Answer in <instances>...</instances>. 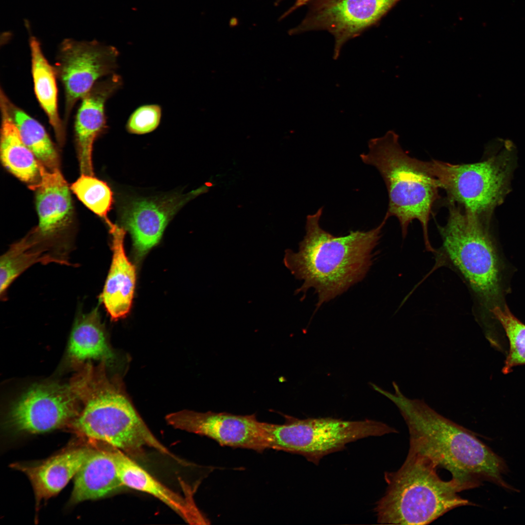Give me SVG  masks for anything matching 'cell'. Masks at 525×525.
Here are the masks:
<instances>
[{"instance_id": "1", "label": "cell", "mask_w": 525, "mask_h": 525, "mask_svg": "<svg viewBox=\"0 0 525 525\" xmlns=\"http://www.w3.org/2000/svg\"><path fill=\"white\" fill-rule=\"evenodd\" d=\"M394 392L380 393L398 408L408 427L409 448L427 455L448 471L464 490L479 487L481 480L514 489L503 480L508 471L504 460L474 434L441 415L423 400L405 396L393 382Z\"/></svg>"}, {"instance_id": "2", "label": "cell", "mask_w": 525, "mask_h": 525, "mask_svg": "<svg viewBox=\"0 0 525 525\" xmlns=\"http://www.w3.org/2000/svg\"><path fill=\"white\" fill-rule=\"evenodd\" d=\"M323 207L307 215L306 234L297 252L285 251L284 263L295 278L302 280L296 293L314 288L318 296L316 309L361 281L373 262L372 251L388 218L368 231H350L335 236L321 228Z\"/></svg>"}, {"instance_id": "3", "label": "cell", "mask_w": 525, "mask_h": 525, "mask_svg": "<svg viewBox=\"0 0 525 525\" xmlns=\"http://www.w3.org/2000/svg\"><path fill=\"white\" fill-rule=\"evenodd\" d=\"M106 364L105 361L96 367L88 364L71 381L82 407L72 427L83 436L127 454L135 455L148 446L174 458L141 419L121 378L108 376Z\"/></svg>"}, {"instance_id": "4", "label": "cell", "mask_w": 525, "mask_h": 525, "mask_svg": "<svg viewBox=\"0 0 525 525\" xmlns=\"http://www.w3.org/2000/svg\"><path fill=\"white\" fill-rule=\"evenodd\" d=\"M438 465L421 453L409 448L397 471L385 473L387 487L374 508L381 524L425 525L458 507L475 504L461 497L457 481L442 479Z\"/></svg>"}, {"instance_id": "5", "label": "cell", "mask_w": 525, "mask_h": 525, "mask_svg": "<svg viewBox=\"0 0 525 525\" xmlns=\"http://www.w3.org/2000/svg\"><path fill=\"white\" fill-rule=\"evenodd\" d=\"M368 148L360 158L365 164L375 167L385 182L388 195L385 215L398 219L403 238L410 223L418 220L426 249L434 252L430 243L428 224L433 207L439 198L440 188L429 161L410 156L393 130L369 140Z\"/></svg>"}, {"instance_id": "6", "label": "cell", "mask_w": 525, "mask_h": 525, "mask_svg": "<svg viewBox=\"0 0 525 525\" xmlns=\"http://www.w3.org/2000/svg\"><path fill=\"white\" fill-rule=\"evenodd\" d=\"M284 418L281 424L263 422L267 448L301 455L315 465L350 442L398 432L386 423L371 420Z\"/></svg>"}, {"instance_id": "7", "label": "cell", "mask_w": 525, "mask_h": 525, "mask_svg": "<svg viewBox=\"0 0 525 525\" xmlns=\"http://www.w3.org/2000/svg\"><path fill=\"white\" fill-rule=\"evenodd\" d=\"M448 204L447 222L438 226L443 249L473 291L483 300H492L499 293V269L486 226L483 219Z\"/></svg>"}, {"instance_id": "8", "label": "cell", "mask_w": 525, "mask_h": 525, "mask_svg": "<svg viewBox=\"0 0 525 525\" xmlns=\"http://www.w3.org/2000/svg\"><path fill=\"white\" fill-rule=\"evenodd\" d=\"M429 162L448 202L482 219L502 202L508 191L512 159L507 150L476 163L453 164L436 159Z\"/></svg>"}, {"instance_id": "9", "label": "cell", "mask_w": 525, "mask_h": 525, "mask_svg": "<svg viewBox=\"0 0 525 525\" xmlns=\"http://www.w3.org/2000/svg\"><path fill=\"white\" fill-rule=\"evenodd\" d=\"M118 55L115 47L96 40L67 38L60 43L54 67L64 90L66 127L76 103L101 78L113 74Z\"/></svg>"}, {"instance_id": "10", "label": "cell", "mask_w": 525, "mask_h": 525, "mask_svg": "<svg viewBox=\"0 0 525 525\" xmlns=\"http://www.w3.org/2000/svg\"><path fill=\"white\" fill-rule=\"evenodd\" d=\"M79 410V401L70 384L44 383L32 386L16 401L8 420L18 431L43 433L70 424Z\"/></svg>"}, {"instance_id": "11", "label": "cell", "mask_w": 525, "mask_h": 525, "mask_svg": "<svg viewBox=\"0 0 525 525\" xmlns=\"http://www.w3.org/2000/svg\"><path fill=\"white\" fill-rule=\"evenodd\" d=\"M175 428L208 437L223 446L261 452L267 449L263 422L255 414L183 410L166 416Z\"/></svg>"}, {"instance_id": "12", "label": "cell", "mask_w": 525, "mask_h": 525, "mask_svg": "<svg viewBox=\"0 0 525 525\" xmlns=\"http://www.w3.org/2000/svg\"><path fill=\"white\" fill-rule=\"evenodd\" d=\"M399 0H334L324 3L311 17L290 32L327 30L335 40L333 58L344 44L379 20Z\"/></svg>"}, {"instance_id": "13", "label": "cell", "mask_w": 525, "mask_h": 525, "mask_svg": "<svg viewBox=\"0 0 525 525\" xmlns=\"http://www.w3.org/2000/svg\"><path fill=\"white\" fill-rule=\"evenodd\" d=\"M120 85V78L112 74L98 81L81 99L74 122L75 143L81 174L94 175L93 144L105 128V103Z\"/></svg>"}, {"instance_id": "14", "label": "cell", "mask_w": 525, "mask_h": 525, "mask_svg": "<svg viewBox=\"0 0 525 525\" xmlns=\"http://www.w3.org/2000/svg\"><path fill=\"white\" fill-rule=\"evenodd\" d=\"M192 193L184 198L136 200L124 208L122 222L131 235L138 257H143L159 242L176 211L187 200L195 197Z\"/></svg>"}, {"instance_id": "15", "label": "cell", "mask_w": 525, "mask_h": 525, "mask_svg": "<svg viewBox=\"0 0 525 525\" xmlns=\"http://www.w3.org/2000/svg\"><path fill=\"white\" fill-rule=\"evenodd\" d=\"M38 162L40 180L31 189L35 192L39 221L31 231L40 237L54 240L71 221L70 189L59 169L50 171Z\"/></svg>"}, {"instance_id": "16", "label": "cell", "mask_w": 525, "mask_h": 525, "mask_svg": "<svg viewBox=\"0 0 525 525\" xmlns=\"http://www.w3.org/2000/svg\"><path fill=\"white\" fill-rule=\"evenodd\" d=\"M107 226L112 237V259L100 300L111 318L117 320L131 309L136 275L125 252V229L112 222Z\"/></svg>"}, {"instance_id": "17", "label": "cell", "mask_w": 525, "mask_h": 525, "mask_svg": "<svg viewBox=\"0 0 525 525\" xmlns=\"http://www.w3.org/2000/svg\"><path fill=\"white\" fill-rule=\"evenodd\" d=\"M92 449H71L35 465L15 463L13 468L22 472L33 486L36 503L59 493L77 474Z\"/></svg>"}, {"instance_id": "18", "label": "cell", "mask_w": 525, "mask_h": 525, "mask_svg": "<svg viewBox=\"0 0 525 525\" xmlns=\"http://www.w3.org/2000/svg\"><path fill=\"white\" fill-rule=\"evenodd\" d=\"M122 486L112 448L92 449L75 476L70 502L100 499Z\"/></svg>"}, {"instance_id": "19", "label": "cell", "mask_w": 525, "mask_h": 525, "mask_svg": "<svg viewBox=\"0 0 525 525\" xmlns=\"http://www.w3.org/2000/svg\"><path fill=\"white\" fill-rule=\"evenodd\" d=\"M123 486L150 494L169 507L184 520L197 524L203 518L190 497H183L164 486L121 450L112 447Z\"/></svg>"}, {"instance_id": "20", "label": "cell", "mask_w": 525, "mask_h": 525, "mask_svg": "<svg viewBox=\"0 0 525 525\" xmlns=\"http://www.w3.org/2000/svg\"><path fill=\"white\" fill-rule=\"evenodd\" d=\"M30 231L11 245L0 259V294L5 300L8 288L27 268L37 263L55 262L70 265L68 260L54 253L52 242Z\"/></svg>"}, {"instance_id": "21", "label": "cell", "mask_w": 525, "mask_h": 525, "mask_svg": "<svg viewBox=\"0 0 525 525\" xmlns=\"http://www.w3.org/2000/svg\"><path fill=\"white\" fill-rule=\"evenodd\" d=\"M1 112L0 153L5 168L31 189L40 180L39 164L33 152L22 140L0 96Z\"/></svg>"}, {"instance_id": "22", "label": "cell", "mask_w": 525, "mask_h": 525, "mask_svg": "<svg viewBox=\"0 0 525 525\" xmlns=\"http://www.w3.org/2000/svg\"><path fill=\"white\" fill-rule=\"evenodd\" d=\"M29 45L35 93L53 128L58 143L62 146L66 140V127L58 111L56 72L54 67L44 56L40 42L32 35H30Z\"/></svg>"}, {"instance_id": "23", "label": "cell", "mask_w": 525, "mask_h": 525, "mask_svg": "<svg viewBox=\"0 0 525 525\" xmlns=\"http://www.w3.org/2000/svg\"><path fill=\"white\" fill-rule=\"evenodd\" d=\"M68 351L76 362L90 359L108 362L113 359L114 353L97 308L77 315L70 334Z\"/></svg>"}, {"instance_id": "24", "label": "cell", "mask_w": 525, "mask_h": 525, "mask_svg": "<svg viewBox=\"0 0 525 525\" xmlns=\"http://www.w3.org/2000/svg\"><path fill=\"white\" fill-rule=\"evenodd\" d=\"M10 117L24 144L37 159L50 171L59 169L60 159L55 146L43 126L8 98L0 88Z\"/></svg>"}, {"instance_id": "25", "label": "cell", "mask_w": 525, "mask_h": 525, "mask_svg": "<svg viewBox=\"0 0 525 525\" xmlns=\"http://www.w3.org/2000/svg\"><path fill=\"white\" fill-rule=\"evenodd\" d=\"M70 189L87 207L107 224L111 222L107 214L112 205L113 193L106 183L94 175L81 174Z\"/></svg>"}, {"instance_id": "26", "label": "cell", "mask_w": 525, "mask_h": 525, "mask_svg": "<svg viewBox=\"0 0 525 525\" xmlns=\"http://www.w3.org/2000/svg\"><path fill=\"white\" fill-rule=\"evenodd\" d=\"M491 312L503 326L509 342L508 353L502 370L506 374L516 366L525 365V324L506 306H495Z\"/></svg>"}, {"instance_id": "27", "label": "cell", "mask_w": 525, "mask_h": 525, "mask_svg": "<svg viewBox=\"0 0 525 525\" xmlns=\"http://www.w3.org/2000/svg\"><path fill=\"white\" fill-rule=\"evenodd\" d=\"M161 113L160 107L156 105L140 107L132 114L128 121V131L136 134L153 131L159 123Z\"/></svg>"}, {"instance_id": "28", "label": "cell", "mask_w": 525, "mask_h": 525, "mask_svg": "<svg viewBox=\"0 0 525 525\" xmlns=\"http://www.w3.org/2000/svg\"><path fill=\"white\" fill-rule=\"evenodd\" d=\"M311 0H297L294 5L287 12H286L284 14V15L282 16L281 19L286 16L290 13H291L294 10H296L297 8L304 5Z\"/></svg>"}]
</instances>
